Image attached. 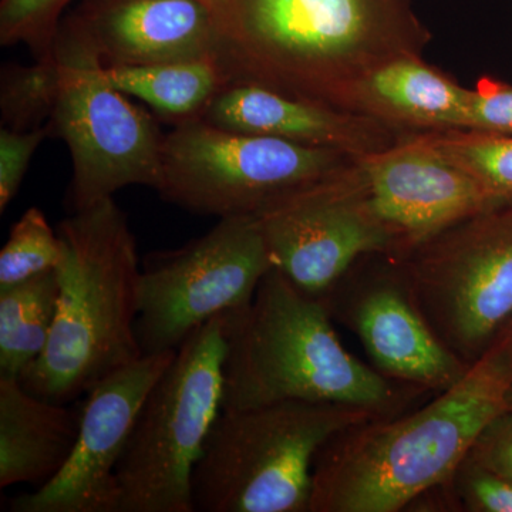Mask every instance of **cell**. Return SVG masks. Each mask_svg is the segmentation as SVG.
I'll list each match as a JSON object with an SVG mask.
<instances>
[{"label":"cell","instance_id":"cell-1","mask_svg":"<svg viewBox=\"0 0 512 512\" xmlns=\"http://www.w3.org/2000/svg\"><path fill=\"white\" fill-rule=\"evenodd\" d=\"M205 3L228 83L258 84L340 110L353 111L356 87L370 73L392 60L423 57L433 39L412 0Z\"/></svg>","mask_w":512,"mask_h":512},{"label":"cell","instance_id":"cell-2","mask_svg":"<svg viewBox=\"0 0 512 512\" xmlns=\"http://www.w3.org/2000/svg\"><path fill=\"white\" fill-rule=\"evenodd\" d=\"M512 353L500 339L453 386L403 417L340 431L313 463L309 512H397L447 483L507 409Z\"/></svg>","mask_w":512,"mask_h":512},{"label":"cell","instance_id":"cell-3","mask_svg":"<svg viewBox=\"0 0 512 512\" xmlns=\"http://www.w3.org/2000/svg\"><path fill=\"white\" fill-rule=\"evenodd\" d=\"M57 234L64 258L56 269L55 323L19 382L66 404L144 356L136 332L141 269L136 238L114 198L73 212Z\"/></svg>","mask_w":512,"mask_h":512},{"label":"cell","instance_id":"cell-4","mask_svg":"<svg viewBox=\"0 0 512 512\" xmlns=\"http://www.w3.org/2000/svg\"><path fill=\"white\" fill-rule=\"evenodd\" d=\"M330 313L272 268L248 306L225 313L222 410L305 400L394 416L404 390L346 350Z\"/></svg>","mask_w":512,"mask_h":512},{"label":"cell","instance_id":"cell-5","mask_svg":"<svg viewBox=\"0 0 512 512\" xmlns=\"http://www.w3.org/2000/svg\"><path fill=\"white\" fill-rule=\"evenodd\" d=\"M376 417L384 416L305 400L222 410L192 474L194 512H309L320 448Z\"/></svg>","mask_w":512,"mask_h":512},{"label":"cell","instance_id":"cell-6","mask_svg":"<svg viewBox=\"0 0 512 512\" xmlns=\"http://www.w3.org/2000/svg\"><path fill=\"white\" fill-rule=\"evenodd\" d=\"M225 315L175 352L117 466L120 512H194L192 474L224 404Z\"/></svg>","mask_w":512,"mask_h":512},{"label":"cell","instance_id":"cell-7","mask_svg":"<svg viewBox=\"0 0 512 512\" xmlns=\"http://www.w3.org/2000/svg\"><path fill=\"white\" fill-rule=\"evenodd\" d=\"M392 265L441 342L473 365L512 320V200L468 215Z\"/></svg>","mask_w":512,"mask_h":512},{"label":"cell","instance_id":"cell-8","mask_svg":"<svg viewBox=\"0 0 512 512\" xmlns=\"http://www.w3.org/2000/svg\"><path fill=\"white\" fill-rule=\"evenodd\" d=\"M60 94L50 120L72 157L73 212L113 198L131 185L157 190L164 136L151 114L111 86L82 23L55 39Z\"/></svg>","mask_w":512,"mask_h":512},{"label":"cell","instance_id":"cell-9","mask_svg":"<svg viewBox=\"0 0 512 512\" xmlns=\"http://www.w3.org/2000/svg\"><path fill=\"white\" fill-rule=\"evenodd\" d=\"M353 158L195 120L164 136L157 191L165 201L195 214L256 215L289 192L336 173Z\"/></svg>","mask_w":512,"mask_h":512},{"label":"cell","instance_id":"cell-10","mask_svg":"<svg viewBox=\"0 0 512 512\" xmlns=\"http://www.w3.org/2000/svg\"><path fill=\"white\" fill-rule=\"evenodd\" d=\"M272 268L255 215L220 218L202 237L153 256L138 291L143 355L175 352L211 319L244 309Z\"/></svg>","mask_w":512,"mask_h":512},{"label":"cell","instance_id":"cell-11","mask_svg":"<svg viewBox=\"0 0 512 512\" xmlns=\"http://www.w3.org/2000/svg\"><path fill=\"white\" fill-rule=\"evenodd\" d=\"M352 161L255 215L274 269L315 298L329 295L360 256L392 255L389 235L350 174Z\"/></svg>","mask_w":512,"mask_h":512},{"label":"cell","instance_id":"cell-12","mask_svg":"<svg viewBox=\"0 0 512 512\" xmlns=\"http://www.w3.org/2000/svg\"><path fill=\"white\" fill-rule=\"evenodd\" d=\"M350 174L392 241L390 262L468 215L503 202L412 133L387 150L355 158Z\"/></svg>","mask_w":512,"mask_h":512},{"label":"cell","instance_id":"cell-13","mask_svg":"<svg viewBox=\"0 0 512 512\" xmlns=\"http://www.w3.org/2000/svg\"><path fill=\"white\" fill-rule=\"evenodd\" d=\"M175 352L144 355L90 390L72 456L49 483L13 498L10 511L120 512L117 466L147 394Z\"/></svg>","mask_w":512,"mask_h":512},{"label":"cell","instance_id":"cell-14","mask_svg":"<svg viewBox=\"0 0 512 512\" xmlns=\"http://www.w3.org/2000/svg\"><path fill=\"white\" fill-rule=\"evenodd\" d=\"M201 120L237 133L329 148L355 158L387 150L402 137L399 131L365 114L295 99L244 82L225 84Z\"/></svg>","mask_w":512,"mask_h":512},{"label":"cell","instance_id":"cell-15","mask_svg":"<svg viewBox=\"0 0 512 512\" xmlns=\"http://www.w3.org/2000/svg\"><path fill=\"white\" fill-rule=\"evenodd\" d=\"M104 66H146L215 56L205 0H107L82 22Z\"/></svg>","mask_w":512,"mask_h":512},{"label":"cell","instance_id":"cell-16","mask_svg":"<svg viewBox=\"0 0 512 512\" xmlns=\"http://www.w3.org/2000/svg\"><path fill=\"white\" fill-rule=\"evenodd\" d=\"M352 323L373 366L389 379L440 393L470 369L430 328L397 275L362 293Z\"/></svg>","mask_w":512,"mask_h":512},{"label":"cell","instance_id":"cell-17","mask_svg":"<svg viewBox=\"0 0 512 512\" xmlns=\"http://www.w3.org/2000/svg\"><path fill=\"white\" fill-rule=\"evenodd\" d=\"M470 92L424 57H403L359 83L352 110L402 134L466 130Z\"/></svg>","mask_w":512,"mask_h":512},{"label":"cell","instance_id":"cell-18","mask_svg":"<svg viewBox=\"0 0 512 512\" xmlns=\"http://www.w3.org/2000/svg\"><path fill=\"white\" fill-rule=\"evenodd\" d=\"M82 410L29 393L0 377V487L49 483L72 456Z\"/></svg>","mask_w":512,"mask_h":512},{"label":"cell","instance_id":"cell-19","mask_svg":"<svg viewBox=\"0 0 512 512\" xmlns=\"http://www.w3.org/2000/svg\"><path fill=\"white\" fill-rule=\"evenodd\" d=\"M111 86L144 101L174 126L201 120L228 83L217 56L146 66L104 67Z\"/></svg>","mask_w":512,"mask_h":512},{"label":"cell","instance_id":"cell-20","mask_svg":"<svg viewBox=\"0 0 512 512\" xmlns=\"http://www.w3.org/2000/svg\"><path fill=\"white\" fill-rule=\"evenodd\" d=\"M57 296V271L0 291V377L19 379L42 355L55 323Z\"/></svg>","mask_w":512,"mask_h":512},{"label":"cell","instance_id":"cell-21","mask_svg":"<svg viewBox=\"0 0 512 512\" xmlns=\"http://www.w3.org/2000/svg\"><path fill=\"white\" fill-rule=\"evenodd\" d=\"M412 134L466 171L494 200H512V136L476 130Z\"/></svg>","mask_w":512,"mask_h":512},{"label":"cell","instance_id":"cell-22","mask_svg":"<svg viewBox=\"0 0 512 512\" xmlns=\"http://www.w3.org/2000/svg\"><path fill=\"white\" fill-rule=\"evenodd\" d=\"M60 94V67L55 49L29 66L10 63L0 77L2 127L35 130L52 120Z\"/></svg>","mask_w":512,"mask_h":512},{"label":"cell","instance_id":"cell-23","mask_svg":"<svg viewBox=\"0 0 512 512\" xmlns=\"http://www.w3.org/2000/svg\"><path fill=\"white\" fill-rule=\"evenodd\" d=\"M63 258V242L57 231L40 208H29L10 228L0 252V291L56 271Z\"/></svg>","mask_w":512,"mask_h":512},{"label":"cell","instance_id":"cell-24","mask_svg":"<svg viewBox=\"0 0 512 512\" xmlns=\"http://www.w3.org/2000/svg\"><path fill=\"white\" fill-rule=\"evenodd\" d=\"M67 0H2L0 42L3 46L25 43L36 57L55 45L56 19Z\"/></svg>","mask_w":512,"mask_h":512},{"label":"cell","instance_id":"cell-25","mask_svg":"<svg viewBox=\"0 0 512 512\" xmlns=\"http://www.w3.org/2000/svg\"><path fill=\"white\" fill-rule=\"evenodd\" d=\"M461 510L512 512V481L464 458L447 481Z\"/></svg>","mask_w":512,"mask_h":512},{"label":"cell","instance_id":"cell-26","mask_svg":"<svg viewBox=\"0 0 512 512\" xmlns=\"http://www.w3.org/2000/svg\"><path fill=\"white\" fill-rule=\"evenodd\" d=\"M50 124L29 131L0 130V212L16 197L37 148L52 136Z\"/></svg>","mask_w":512,"mask_h":512},{"label":"cell","instance_id":"cell-27","mask_svg":"<svg viewBox=\"0 0 512 512\" xmlns=\"http://www.w3.org/2000/svg\"><path fill=\"white\" fill-rule=\"evenodd\" d=\"M466 130L512 136V84L483 77L470 92Z\"/></svg>","mask_w":512,"mask_h":512},{"label":"cell","instance_id":"cell-28","mask_svg":"<svg viewBox=\"0 0 512 512\" xmlns=\"http://www.w3.org/2000/svg\"><path fill=\"white\" fill-rule=\"evenodd\" d=\"M468 460L512 481V412L505 409L478 434Z\"/></svg>","mask_w":512,"mask_h":512},{"label":"cell","instance_id":"cell-29","mask_svg":"<svg viewBox=\"0 0 512 512\" xmlns=\"http://www.w3.org/2000/svg\"><path fill=\"white\" fill-rule=\"evenodd\" d=\"M497 339H500L501 342H503L504 345L507 346V348L510 349V352L512 353V320L510 323H508L507 326H505L503 332L497 336Z\"/></svg>","mask_w":512,"mask_h":512},{"label":"cell","instance_id":"cell-30","mask_svg":"<svg viewBox=\"0 0 512 512\" xmlns=\"http://www.w3.org/2000/svg\"><path fill=\"white\" fill-rule=\"evenodd\" d=\"M507 409L511 410V412H512V386H511L510 392H508Z\"/></svg>","mask_w":512,"mask_h":512}]
</instances>
